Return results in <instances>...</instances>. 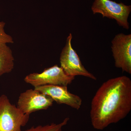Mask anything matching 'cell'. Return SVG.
<instances>
[{
  "label": "cell",
  "instance_id": "6",
  "mask_svg": "<svg viewBox=\"0 0 131 131\" xmlns=\"http://www.w3.org/2000/svg\"><path fill=\"white\" fill-rule=\"evenodd\" d=\"M54 101L50 96L34 89H28L20 95L17 107L24 114L30 115L36 111L47 110Z\"/></svg>",
  "mask_w": 131,
  "mask_h": 131
},
{
  "label": "cell",
  "instance_id": "1",
  "mask_svg": "<svg viewBox=\"0 0 131 131\" xmlns=\"http://www.w3.org/2000/svg\"><path fill=\"white\" fill-rule=\"evenodd\" d=\"M131 110V80L126 76L104 82L92 99L90 110L94 129L103 130L127 116Z\"/></svg>",
  "mask_w": 131,
  "mask_h": 131
},
{
  "label": "cell",
  "instance_id": "7",
  "mask_svg": "<svg viewBox=\"0 0 131 131\" xmlns=\"http://www.w3.org/2000/svg\"><path fill=\"white\" fill-rule=\"evenodd\" d=\"M112 43L111 48L115 67L131 74V34H117Z\"/></svg>",
  "mask_w": 131,
  "mask_h": 131
},
{
  "label": "cell",
  "instance_id": "10",
  "mask_svg": "<svg viewBox=\"0 0 131 131\" xmlns=\"http://www.w3.org/2000/svg\"><path fill=\"white\" fill-rule=\"evenodd\" d=\"M69 120V118L67 117L59 124L52 123L46 125L33 126L26 131H62L63 127L67 125Z\"/></svg>",
  "mask_w": 131,
  "mask_h": 131
},
{
  "label": "cell",
  "instance_id": "8",
  "mask_svg": "<svg viewBox=\"0 0 131 131\" xmlns=\"http://www.w3.org/2000/svg\"><path fill=\"white\" fill-rule=\"evenodd\" d=\"M34 89L50 96L59 104H65L77 110L81 106V98L69 92L67 86L46 85L35 87Z\"/></svg>",
  "mask_w": 131,
  "mask_h": 131
},
{
  "label": "cell",
  "instance_id": "5",
  "mask_svg": "<svg viewBox=\"0 0 131 131\" xmlns=\"http://www.w3.org/2000/svg\"><path fill=\"white\" fill-rule=\"evenodd\" d=\"M72 35L71 33L67 38L66 43L64 47L60 57L61 67L68 75L74 77L81 75L96 80V77L90 73L82 64L76 51L71 45Z\"/></svg>",
  "mask_w": 131,
  "mask_h": 131
},
{
  "label": "cell",
  "instance_id": "3",
  "mask_svg": "<svg viewBox=\"0 0 131 131\" xmlns=\"http://www.w3.org/2000/svg\"><path fill=\"white\" fill-rule=\"evenodd\" d=\"M91 9L93 14L100 13L103 18L114 19L119 25L125 29H129L128 18L131 11L130 5L117 3L110 0H95Z\"/></svg>",
  "mask_w": 131,
  "mask_h": 131
},
{
  "label": "cell",
  "instance_id": "9",
  "mask_svg": "<svg viewBox=\"0 0 131 131\" xmlns=\"http://www.w3.org/2000/svg\"><path fill=\"white\" fill-rule=\"evenodd\" d=\"M14 62V57L10 47L7 44L0 43V77L13 70Z\"/></svg>",
  "mask_w": 131,
  "mask_h": 131
},
{
  "label": "cell",
  "instance_id": "11",
  "mask_svg": "<svg viewBox=\"0 0 131 131\" xmlns=\"http://www.w3.org/2000/svg\"><path fill=\"white\" fill-rule=\"evenodd\" d=\"M6 23L4 21L0 22V43H13V39L12 36L5 32V27Z\"/></svg>",
  "mask_w": 131,
  "mask_h": 131
},
{
  "label": "cell",
  "instance_id": "2",
  "mask_svg": "<svg viewBox=\"0 0 131 131\" xmlns=\"http://www.w3.org/2000/svg\"><path fill=\"white\" fill-rule=\"evenodd\" d=\"M29 118L30 115L12 104L6 95H0V131H21Z\"/></svg>",
  "mask_w": 131,
  "mask_h": 131
},
{
  "label": "cell",
  "instance_id": "4",
  "mask_svg": "<svg viewBox=\"0 0 131 131\" xmlns=\"http://www.w3.org/2000/svg\"><path fill=\"white\" fill-rule=\"evenodd\" d=\"M75 77L66 74L62 68L56 64L45 69L42 73L29 74L25 78L24 81L34 88L46 85L67 86L72 83Z\"/></svg>",
  "mask_w": 131,
  "mask_h": 131
}]
</instances>
